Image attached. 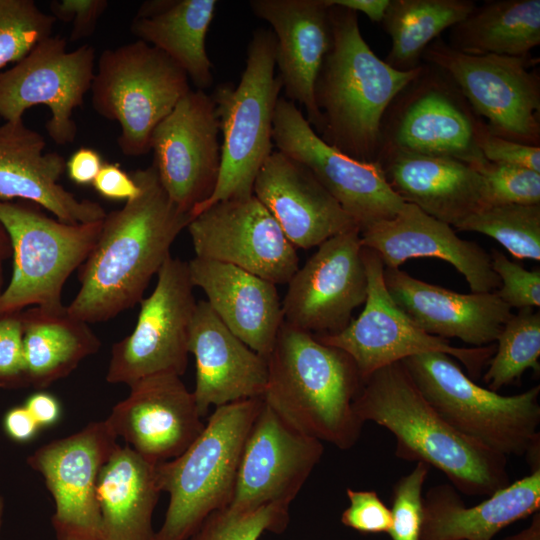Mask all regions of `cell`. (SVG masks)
Instances as JSON below:
<instances>
[{
    "mask_svg": "<svg viewBox=\"0 0 540 540\" xmlns=\"http://www.w3.org/2000/svg\"><path fill=\"white\" fill-rule=\"evenodd\" d=\"M108 5L107 0H54L49 8L56 21L72 24L69 40L75 42L93 34Z\"/></svg>",
    "mask_w": 540,
    "mask_h": 540,
    "instance_id": "bcb514c9",
    "label": "cell"
},
{
    "mask_svg": "<svg viewBox=\"0 0 540 540\" xmlns=\"http://www.w3.org/2000/svg\"><path fill=\"white\" fill-rule=\"evenodd\" d=\"M479 121L451 80L423 63L419 75L384 115L379 153L393 150L450 157L476 168L487 161L475 142Z\"/></svg>",
    "mask_w": 540,
    "mask_h": 540,
    "instance_id": "7c38bea8",
    "label": "cell"
},
{
    "mask_svg": "<svg viewBox=\"0 0 540 540\" xmlns=\"http://www.w3.org/2000/svg\"><path fill=\"white\" fill-rule=\"evenodd\" d=\"M475 7L471 0H390L381 21L391 39L384 61L399 71L417 69L425 49Z\"/></svg>",
    "mask_w": 540,
    "mask_h": 540,
    "instance_id": "e575fe53",
    "label": "cell"
},
{
    "mask_svg": "<svg viewBox=\"0 0 540 540\" xmlns=\"http://www.w3.org/2000/svg\"><path fill=\"white\" fill-rule=\"evenodd\" d=\"M475 142L482 156L491 163L524 167L540 173V146L498 136L488 129L482 119L476 127Z\"/></svg>",
    "mask_w": 540,
    "mask_h": 540,
    "instance_id": "7bdbcfd3",
    "label": "cell"
},
{
    "mask_svg": "<svg viewBox=\"0 0 540 540\" xmlns=\"http://www.w3.org/2000/svg\"><path fill=\"white\" fill-rule=\"evenodd\" d=\"M4 505H5L4 499L0 495V531H1V526H2L3 514H4Z\"/></svg>",
    "mask_w": 540,
    "mask_h": 540,
    "instance_id": "11a10c76",
    "label": "cell"
},
{
    "mask_svg": "<svg viewBox=\"0 0 540 540\" xmlns=\"http://www.w3.org/2000/svg\"><path fill=\"white\" fill-rule=\"evenodd\" d=\"M219 120L204 90H190L154 129L153 165L172 202L191 214L213 194L221 168Z\"/></svg>",
    "mask_w": 540,
    "mask_h": 540,
    "instance_id": "ac0fdd59",
    "label": "cell"
},
{
    "mask_svg": "<svg viewBox=\"0 0 540 540\" xmlns=\"http://www.w3.org/2000/svg\"><path fill=\"white\" fill-rule=\"evenodd\" d=\"M437 413L455 430L505 457L540 446V386L504 396L476 384L451 356L429 352L401 361Z\"/></svg>",
    "mask_w": 540,
    "mask_h": 540,
    "instance_id": "52a82bcc",
    "label": "cell"
},
{
    "mask_svg": "<svg viewBox=\"0 0 540 540\" xmlns=\"http://www.w3.org/2000/svg\"><path fill=\"white\" fill-rule=\"evenodd\" d=\"M323 451L321 441L296 430L263 400L242 450L228 508L289 507Z\"/></svg>",
    "mask_w": 540,
    "mask_h": 540,
    "instance_id": "ffe728a7",
    "label": "cell"
},
{
    "mask_svg": "<svg viewBox=\"0 0 540 540\" xmlns=\"http://www.w3.org/2000/svg\"><path fill=\"white\" fill-rule=\"evenodd\" d=\"M490 256L493 271L500 280L495 291L500 300L511 309L539 308L540 270H527L498 250H492Z\"/></svg>",
    "mask_w": 540,
    "mask_h": 540,
    "instance_id": "b9f144b4",
    "label": "cell"
},
{
    "mask_svg": "<svg viewBox=\"0 0 540 540\" xmlns=\"http://www.w3.org/2000/svg\"><path fill=\"white\" fill-rule=\"evenodd\" d=\"M540 510V469L467 507L451 484L423 496L420 540H492L508 525Z\"/></svg>",
    "mask_w": 540,
    "mask_h": 540,
    "instance_id": "f546056e",
    "label": "cell"
},
{
    "mask_svg": "<svg viewBox=\"0 0 540 540\" xmlns=\"http://www.w3.org/2000/svg\"><path fill=\"white\" fill-rule=\"evenodd\" d=\"M266 359V404L303 434L341 450L356 444L364 423L353 402L363 380L346 352L283 321Z\"/></svg>",
    "mask_w": 540,
    "mask_h": 540,
    "instance_id": "277c9868",
    "label": "cell"
},
{
    "mask_svg": "<svg viewBox=\"0 0 540 540\" xmlns=\"http://www.w3.org/2000/svg\"><path fill=\"white\" fill-rule=\"evenodd\" d=\"M42 209L27 201H0V224L9 236L14 260L10 282L0 294V317L28 306L63 308L66 280L98 240L103 220L70 224Z\"/></svg>",
    "mask_w": 540,
    "mask_h": 540,
    "instance_id": "9c48e42d",
    "label": "cell"
},
{
    "mask_svg": "<svg viewBox=\"0 0 540 540\" xmlns=\"http://www.w3.org/2000/svg\"><path fill=\"white\" fill-rule=\"evenodd\" d=\"M273 143L314 173L360 232L393 218L405 204L391 189L378 162L353 159L327 144L285 97H279L276 105Z\"/></svg>",
    "mask_w": 540,
    "mask_h": 540,
    "instance_id": "9a60e30c",
    "label": "cell"
},
{
    "mask_svg": "<svg viewBox=\"0 0 540 540\" xmlns=\"http://www.w3.org/2000/svg\"><path fill=\"white\" fill-rule=\"evenodd\" d=\"M249 7L272 27L285 98L305 109V118L319 135L323 120L314 88L332 43L330 6L326 0H251Z\"/></svg>",
    "mask_w": 540,
    "mask_h": 540,
    "instance_id": "7402d4cb",
    "label": "cell"
},
{
    "mask_svg": "<svg viewBox=\"0 0 540 540\" xmlns=\"http://www.w3.org/2000/svg\"><path fill=\"white\" fill-rule=\"evenodd\" d=\"M253 195L296 249L318 247L335 235L358 228L305 164L278 150L261 166Z\"/></svg>",
    "mask_w": 540,
    "mask_h": 540,
    "instance_id": "603a6c76",
    "label": "cell"
},
{
    "mask_svg": "<svg viewBox=\"0 0 540 540\" xmlns=\"http://www.w3.org/2000/svg\"><path fill=\"white\" fill-rule=\"evenodd\" d=\"M129 387V395L105 421L117 438L149 461L178 457L204 429L193 392L180 376H150Z\"/></svg>",
    "mask_w": 540,
    "mask_h": 540,
    "instance_id": "44dd1931",
    "label": "cell"
},
{
    "mask_svg": "<svg viewBox=\"0 0 540 540\" xmlns=\"http://www.w3.org/2000/svg\"><path fill=\"white\" fill-rule=\"evenodd\" d=\"M263 398L215 408L204 429L178 457L157 464L169 504L154 540H187L213 512L229 506L248 433Z\"/></svg>",
    "mask_w": 540,
    "mask_h": 540,
    "instance_id": "5b68a950",
    "label": "cell"
},
{
    "mask_svg": "<svg viewBox=\"0 0 540 540\" xmlns=\"http://www.w3.org/2000/svg\"><path fill=\"white\" fill-rule=\"evenodd\" d=\"M193 288L187 262L170 256L152 293L139 302L134 330L112 346L107 382L129 386L150 376L184 374L197 304Z\"/></svg>",
    "mask_w": 540,
    "mask_h": 540,
    "instance_id": "4fadbf2b",
    "label": "cell"
},
{
    "mask_svg": "<svg viewBox=\"0 0 540 540\" xmlns=\"http://www.w3.org/2000/svg\"><path fill=\"white\" fill-rule=\"evenodd\" d=\"M45 147L43 136L23 120L0 124V201L31 202L70 224L103 220L107 212L98 202L78 199L59 184L65 158Z\"/></svg>",
    "mask_w": 540,
    "mask_h": 540,
    "instance_id": "d4e9b609",
    "label": "cell"
},
{
    "mask_svg": "<svg viewBox=\"0 0 540 540\" xmlns=\"http://www.w3.org/2000/svg\"><path fill=\"white\" fill-rule=\"evenodd\" d=\"M454 228L487 235L516 259L540 260V204L480 207Z\"/></svg>",
    "mask_w": 540,
    "mask_h": 540,
    "instance_id": "8d00e7d4",
    "label": "cell"
},
{
    "mask_svg": "<svg viewBox=\"0 0 540 540\" xmlns=\"http://www.w3.org/2000/svg\"><path fill=\"white\" fill-rule=\"evenodd\" d=\"M246 52L238 85L219 84L211 94L223 136L221 168L213 194L194 208L192 218L216 202L252 196L256 176L273 152L274 114L282 91L275 75L273 32L254 30Z\"/></svg>",
    "mask_w": 540,
    "mask_h": 540,
    "instance_id": "8992f818",
    "label": "cell"
},
{
    "mask_svg": "<svg viewBox=\"0 0 540 540\" xmlns=\"http://www.w3.org/2000/svg\"><path fill=\"white\" fill-rule=\"evenodd\" d=\"M327 4L332 43L314 88L323 120L319 136L353 159L376 162L384 115L423 64L411 71L392 68L364 40L355 11Z\"/></svg>",
    "mask_w": 540,
    "mask_h": 540,
    "instance_id": "3957f363",
    "label": "cell"
},
{
    "mask_svg": "<svg viewBox=\"0 0 540 540\" xmlns=\"http://www.w3.org/2000/svg\"><path fill=\"white\" fill-rule=\"evenodd\" d=\"M367 274V296L360 315L334 334H318L322 343L346 352L364 381L373 372L411 356L441 352L458 360L473 379L481 376L496 346L455 347L448 340L423 331L390 296L379 255L362 249Z\"/></svg>",
    "mask_w": 540,
    "mask_h": 540,
    "instance_id": "8fae6325",
    "label": "cell"
},
{
    "mask_svg": "<svg viewBox=\"0 0 540 540\" xmlns=\"http://www.w3.org/2000/svg\"><path fill=\"white\" fill-rule=\"evenodd\" d=\"M358 418L392 433L395 455L443 472L468 496H490L509 485L507 457L450 426L423 397L402 362L368 376L353 402Z\"/></svg>",
    "mask_w": 540,
    "mask_h": 540,
    "instance_id": "7a4b0ae2",
    "label": "cell"
},
{
    "mask_svg": "<svg viewBox=\"0 0 540 540\" xmlns=\"http://www.w3.org/2000/svg\"><path fill=\"white\" fill-rule=\"evenodd\" d=\"M430 466L416 462L413 470L392 488L391 540H420L423 524V485Z\"/></svg>",
    "mask_w": 540,
    "mask_h": 540,
    "instance_id": "60d3db41",
    "label": "cell"
},
{
    "mask_svg": "<svg viewBox=\"0 0 540 540\" xmlns=\"http://www.w3.org/2000/svg\"><path fill=\"white\" fill-rule=\"evenodd\" d=\"M1 288H2V261H0V294H1Z\"/></svg>",
    "mask_w": 540,
    "mask_h": 540,
    "instance_id": "9f6ffc18",
    "label": "cell"
},
{
    "mask_svg": "<svg viewBox=\"0 0 540 540\" xmlns=\"http://www.w3.org/2000/svg\"><path fill=\"white\" fill-rule=\"evenodd\" d=\"M157 464L119 445L102 466L96 496L103 540H154L152 515L161 493Z\"/></svg>",
    "mask_w": 540,
    "mask_h": 540,
    "instance_id": "4dcf8cb0",
    "label": "cell"
},
{
    "mask_svg": "<svg viewBox=\"0 0 540 540\" xmlns=\"http://www.w3.org/2000/svg\"><path fill=\"white\" fill-rule=\"evenodd\" d=\"M131 176L139 194L106 213L98 240L79 267L80 289L67 306L73 317L88 324L114 318L143 299L192 219L169 198L153 164Z\"/></svg>",
    "mask_w": 540,
    "mask_h": 540,
    "instance_id": "6da1fadb",
    "label": "cell"
},
{
    "mask_svg": "<svg viewBox=\"0 0 540 540\" xmlns=\"http://www.w3.org/2000/svg\"><path fill=\"white\" fill-rule=\"evenodd\" d=\"M540 44V0L486 1L450 32L449 45L470 55L523 57Z\"/></svg>",
    "mask_w": 540,
    "mask_h": 540,
    "instance_id": "836d02e7",
    "label": "cell"
},
{
    "mask_svg": "<svg viewBox=\"0 0 540 540\" xmlns=\"http://www.w3.org/2000/svg\"><path fill=\"white\" fill-rule=\"evenodd\" d=\"M288 523L289 507L281 504L249 511L226 507L210 514L187 540H259L264 532H284Z\"/></svg>",
    "mask_w": 540,
    "mask_h": 540,
    "instance_id": "f35d334b",
    "label": "cell"
},
{
    "mask_svg": "<svg viewBox=\"0 0 540 540\" xmlns=\"http://www.w3.org/2000/svg\"><path fill=\"white\" fill-rule=\"evenodd\" d=\"M95 48L84 44L67 51V42L50 36L12 68L0 72V117L23 120L35 105L49 108L45 128L58 145L72 143L77 135L73 110L82 106L95 74Z\"/></svg>",
    "mask_w": 540,
    "mask_h": 540,
    "instance_id": "5bb4252c",
    "label": "cell"
},
{
    "mask_svg": "<svg viewBox=\"0 0 540 540\" xmlns=\"http://www.w3.org/2000/svg\"><path fill=\"white\" fill-rule=\"evenodd\" d=\"M195 257L231 264L275 285L299 268L296 248L254 196L216 202L187 226Z\"/></svg>",
    "mask_w": 540,
    "mask_h": 540,
    "instance_id": "e0dca14e",
    "label": "cell"
},
{
    "mask_svg": "<svg viewBox=\"0 0 540 540\" xmlns=\"http://www.w3.org/2000/svg\"><path fill=\"white\" fill-rule=\"evenodd\" d=\"M55 22L33 0H0V69L18 63L52 36Z\"/></svg>",
    "mask_w": 540,
    "mask_h": 540,
    "instance_id": "74e56055",
    "label": "cell"
},
{
    "mask_svg": "<svg viewBox=\"0 0 540 540\" xmlns=\"http://www.w3.org/2000/svg\"><path fill=\"white\" fill-rule=\"evenodd\" d=\"M363 247L375 251L385 268H399L412 258L434 257L450 263L466 279L472 293L494 292L500 280L490 254L461 239L452 226L405 203L391 219L360 232Z\"/></svg>",
    "mask_w": 540,
    "mask_h": 540,
    "instance_id": "cb8c5ba5",
    "label": "cell"
},
{
    "mask_svg": "<svg viewBox=\"0 0 540 540\" xmlns=\"http://www.w3.org/2000/svg\"><path fill=\"white\" fill-rule=\"evenodd\" d=\"M96 68L90 88L93 109L118 122L117 144L125 156L147 154L154 129L191 90L186 72L141 40L105 49Z\"/></svg>",
    "mask_w": 540,
    "mask_h": 540,
    "instance_id": "ba28073f",
    "label": "cell"
},
{
    "mask_svg": "<svg viewBox=\"0 0 540 540\" xmlns=\"http://www.w3.org/2000/svg\"><path fill=\"white\" fill-rule=\"evenodd\" d=\"M188 351L195 358L193 395L201 418L212 405L263 397L268 380L267 359L234 335L206 300L196 304Z\"/></svg>",
    "mask_w": 540,
    "mask_h": 540,
    "instance_id": "484cf974",
    "label": "cell"
},
{
    "mask_svg": "<svg viewBox=\"0 0 540 540\" xmlns=\"http://www.w3.org/2000/svg\"><path fill=\"white\" fill-rule=\"evenodd\" d=\"M7 435L17 442H27L34 438L40 429L25 406L11 408L3 419Z\"/></svg>",
    "mask_w": 540,
    "mask_h": 540,
    "instance_id": "681fc988",
    "label": "cell"
},
{
    "mask_svg": "<svg viewBox=\"0 0 540 540\" xmlns=\"http://www.w3.org/2000/svg\"><path fill=\"white\" fill-rule=\"evenodd\" d=\"M28 384L21 312L0 317V386Z\"/></svg>",
    "mask_w": 540,
    "mask_h": 540,
    "instance_id": "f6af8a7d",
    "label": "cell"
},
{
    "mask_svg": "<svg viewBox=\"0 0 540 540\" xmlns=\"http://www.w3.org/2000/svg\"><path fill=\"white\" fill-rule=\"evenodd\" d=\"M95 191L109 200H125L135 198L139 194V186L118 163L104 162L94 182Z\"/></svg>",
    "mask_w": 540,
    "mask_h": 540,
    "instance_id": "7dc6e473",
    "label": "cell"
},
{
    "mask_svg": "<svg viewBox=\"0 0 540 540\" xmlns=\"http://www.w3.org/2000/svg\"><path fill=\"white\" fill-rule=\"evenodd\" d=\"M362 249L358 228L320 244L287 283L283 321L315 335L344 329L367 296Z\"/></svg>",
    "mask_w": 540,
    "mask_h": 540,
    "instance_id": "d6986e66",
    "label": "cell"
},
{
    "mask_svg": "<svg viewBox=\"0 0 540 540\" xmlns=\"http://www.w3.org/2000/svg\"><path fill=\"white\" fill-rule=\"evenodd\" d=\"M329 4L338 5L356 13L365 14L373 22H381L390 0H327Z\"/></svg>",
    "mask_w": 540,
    "mask_h": 540,
    "instance_id": "816d5d0a",
    "label": "cell"
},
{
    "mask_svg": "<svg viewBox=\"0 0 540 540\" xmlns=\"http://www.w3.org/2000/svg\"><path fill=\"white\" fill-rule=\"evenodd\" d=\"M194 287L224 325L267 358L283 323L276 285L231 264L194 257L187 262Z\"/></svg>",
    "mask_w": 540,
    "mask_h": 540,
    "instance_id": "83f0119b",
    "label": "cell"
},
{
    "mask_svg": "<svg viewBox=\"0 0 540 540\" xmlns=\"http://www.w3.org/2000/svg\"><path fill=\"white\" fill-rule=\"evenodd\" d=\"M422 60L451 80L491 132L539 146L538 59L530 55L465 54L437 38L425 49Z\"/></svg>",
    "mask_w": 540,
    "mask_h": 540,
    "instance_id": "30bf717a",
    "label": "cell"
},
{
    "mask_svg": "<svg viewBox=\"0 0 540 540\" xmlns=\"http://www.w3.org/2000/svg\"><path fill=\"white\" fill-rule=\"evenodd\" d=\"M104 161L101 154L90 147H80L66 161L65 171L77 185L92 184Z\"/></svg>",
    "mask_w": 540,
    "mask_h": 540,
    "instance_id": "c3c4849f",
    "label": "cell"
},
{
    "mask_svg": "<svg viewBox=\"0 0 540 540\" xmlns=\"http://www.w3.org/2000/svg\"><path fill=\"white\" fill-rule=\"evenodd\" d=\"M21 318L27 382L38 389L67 377L101 347L88 323L73 317L67 306H35Z\"/></svg>",
    "mask_w": 540,
    "mask_h": 540,
    "instance_id": "1f68e13d",
    "label": "cell"
},
{
    "mask_svg": "<svg viewBox=\"0 0 540 540\" xmlns=\"http://www.w3.org/2000/svg\"><path fill=\"white\" fill-rule=\"evenodd\" d=\"M24 406L40 428L54 425L61 417V405L58 399L44 391L31 395Z\"/></svg>",
    "mask_w": 540,
    "mask_h": 540,
    "instance_id": "f907efd6",
    "label": "cell"
},
{
    "mask_svg": "<svg viewBox=\"0 0 540 540\" xmlns=\"http://www.w3.org/2000/svg\"><path fill=\"white\" fill-rule=\"evenodd\" d=\"M12 255V247L9 236L0 224V261H4Z\"/></svg>",
    "mask_w": 540,
    "mask_h": 540,
    "instance_id": "db71d44e",
    "label": "cell"
},
{
    "mask_svg": "<svg viewBox=\"0 0 540 540\" xmlns=\"http://www.w3.org/2000/svg\"><path fill=\"white\" fill-rule=\"evenodd\" d=\"M532 309H520L503 325L483 376L488 389L497 392L518 381L528 369L539 373L540 312Z\"/></svg>",
    "mask_w": 540,
    "mask_h": 540,
    "instance_id": "d590c367",
    "label": "cell"
},
{
    "mask_svg": "<svg viewBox=\"0 0 540 540\" xmlns=\"http://www.w3.org/2000/svg\"><path fill=\"white\" fill-rule=\"evenodd\" d=\"M117 439L105 420L94 421L28 457L53 497L57 540H103L96 486L102 466L119 446Z\"/></svg>",
    "mask_w": 540,
    "mask_h": 540,
    "instance_id": "2e32d148",
    "label": "cell"
},
{
    "mask_svg": "<svg viewBox=\"0 0 540 540\" xmlns=\"http://www.w3.org/2000/svg\"><path fill=\"white\" fill-rule=\"evenodd\" d=\"M376 162L405 203L452 227L481 207L482 177L462 161L383 150Z\"/></svg>",
    "mask_w": 540,
    "mask_h": 540,
    "instance_id": "f1b7e54d",
    "label": "cell"
},
{
    "mask_svg": "<svg viewBox=\"0 0 540 540\" xmlns=\"http://www.w3.org/2000/svg\"><path fill=\"white\" fill-rule=\"evenodd\" d=\"M482 177L481 207L540 204V173L528 168L485 161L474 168Z\"/></svg>",
    "mask_w": 540,
    "mask_h": 540,
    "instance_id": "ab89813d",
    "label": "cell"
},
{
    "mask_svg": "<svg viewBox=\"0 0 540 540\" xmlns=\"http://www.w3.org/2000/svg\"><path fill=\"white\" fill-rule=\"evenodd\" d=\"M350 505L342 512L341 523L361 533H388L391 511L372 490H346Z\"/></svg>",
    "mask_w": 540,
    "mask_h": 540,
    "instance_id": "ee69618b",
    "label": "cell"
},
{
    "mask_svg": "<svg viewBox=\"0 0 540 540\" xmlns=\"http://www.w3.org/2000/svg\"><path fill=\"white\" fill-rule=\"evenodd\" d=\"M383 278L399 308L427 334L446 340L458 338L474 347L491 345L513 314L495 291L458 293L399 268H384Z\"/></svg>",
    "mask_w": 540,
    "mask_h": 540,
    "instance_id": "4316f807",
    "label": "cell"
},
{
    "mask_svg": "<svg viewBox=\"0 0 540 540\" xmlns=\"http://www.w3.org/2000/svg\"><path fill=\"white\" fill-rule=\"evenodd\" d=\"M216 0H166L150 17H134L131 32L174 60L199 90L213 83L206 37L216 11Z\"/></svg>",
    "mask_w": 540,
    "mask_h": 540,
    "instance_id": "d6a6232c",
    "label": "cell"
},
{
    "mask_svg": "<svg viewBox=\"0 0 540 540\" xmlns=\"http://www.w3.org/2000/svg\"><path fill=\"white\" fill-rule=\"evenodd\" d=\"M503 540H540V512H536L529 526Z\"/></svg>",
    "mask_w": 540,
    "mask_h": 540,
    "instance_id": "f5cc1de1",
    "label": "cell"
}]
</instances>
